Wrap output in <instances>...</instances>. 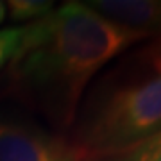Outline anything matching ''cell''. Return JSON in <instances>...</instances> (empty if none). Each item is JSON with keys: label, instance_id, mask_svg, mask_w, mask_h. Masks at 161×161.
<instances>
[{"label": "cell", "instance_id": "7a4b0ae2", "mask_svg": "<svg viewBox=\"0 0 161 161\" xmlns=\"http://www.w3.org/2000/svg\"><path fill=\"white\" fill-rule=\"evenodd\" d=\"M161 131V40L113 59L90 82L68 136L84 156L124 149Z\"/></svg>", "mask_w": 161, "mask_h": 161}, {"label": "cell", "instance_id": "8992f818", "mask_svg": "<svg viewBox=\"0 0 161 161\" xmlns=\"http://www.w3.org/2000/svg\"><path fill=\"white\" fill-rule=\"evenodd\" d=\"M52 0H11L6 4V13L11 22L29 25L54 11Z\"/></svg>", "mask_w": 161, "mask_h": 161}, {"label": "cell", "instance_id": "52a82bcc", "mask_svg": "<svg viewBox=\"0 0 161 161\" xmlns=\"http://www.w3.org/2000/svg\"><path fill=\"white\" fill-rule=\"evenodd\" d=\"M27 27L25 25H11L0 29V72L13 63V59L22 50L25 41Z\"/></svg>", "mask_w": 161, "mask_h": 161}, {"label": "cell", "instance_id": "277c9868", "mask_svg": "<svg viewBox=\"0 0 161 161\" xmlns=\"http://www.w3.org/2000/svg\"><path fill=\"white\" fill-rule=\"evenodd\" d=\"M84 4L106 20L140 32L147 40H161V0H90Z\"/></svg>", "mask_w": 161, "mask_h": 161}, {"label": "cell", "instance_id": "ba28073f", "mask_svg": "<svg viewBox=\"0 0 161 161\" xmlns=\"http://www.w3.org/2000/svg\"><path fill=\"white\" fill-rule=\"evenodd\" d=\"M7 18V13H6V2H0V25L4 23V20Z\"/></svg>", "mask_w": 161, "mask_h": 161}, {"label": "cell", "instance_id": "5b68a950", "mask_svg": "<svg viewBox=\"0 0 161 161\" xmlns=\"http://www.w3.org/2000/svg\"><path fill=\"white\" fill-rule=\"evenodd\" d=\"M86 161H161V131L124 149L93 156Z\"/></svg>", "mask_w": 161, "mask_h": 161}, {"label": "cell", "instance_id": "6da1fadb", "mask_svg": "<svg viewBox=\"0 0 161 161\" xmlns=\"http://www.w3.org/2000/svg\"><path fill=\"white\" fill-rule=\"evenodd\" d=\"M25 27L22 50L6 68L7 92L63 134L74 125L90 82L113 59L147 41L75 0Z\"/></svg>", "mask_w": 161, "mask_h": 161}, {"label": "cell", "instance_id": "3957f363", "mask_svg": "<svg viewBox=\"0 0 161 161\" xmlns=\"http://www.w3.org/2000/svg\"><path fill=\"white\" fill-rule=\"evenodd\" d=\"M0 161H86L68 134L50 129L34 115L0 111Z\"/></svg>", "mask_w": 161, "mask_h": 161}]
</instances>
